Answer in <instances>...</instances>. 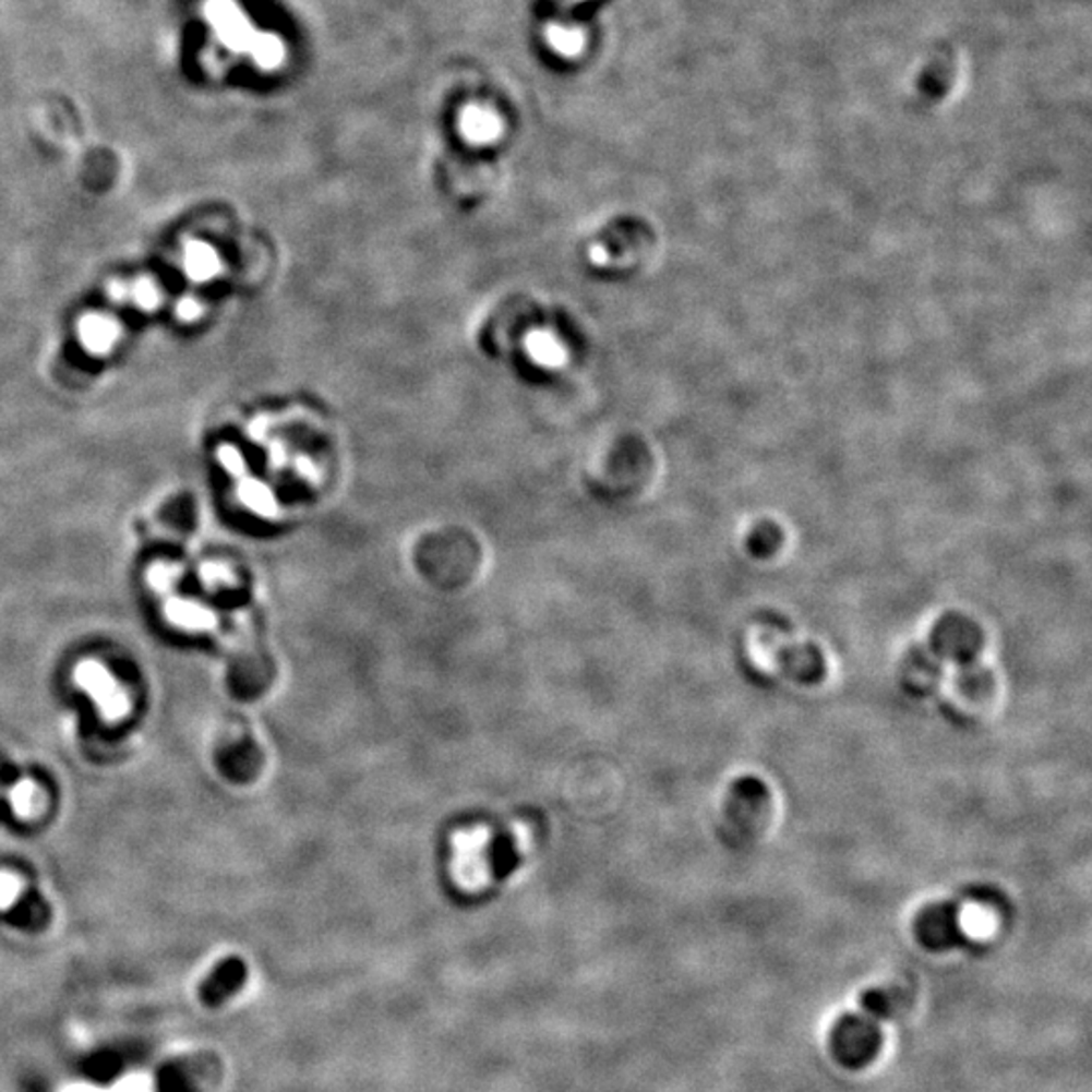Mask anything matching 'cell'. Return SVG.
<instances>
[{"label": "cell", "mask_w": 1092, "mask_h": 1092, "mask_svg": "<svg viewBox=\"0 0 1092 1092\" xmlns=\"http://www.w3.org/2000/svg\"><path fill=\"white\" fill-rule=\"evenodd\" d=\"M771 809V791L755 775L734 779L722 803V836L733 843L753 840Z\"/></svg>", "instance_id": "obj_1"}, {"label": "cell", "mask_w": 1092, "mask_h": 1092, "mask_svg": "<svg viewBox=\"0 0 1092 1092\" xmlns=\"http://www.w3.org/2000/svg\"><path fill=\"white\" fill-rule=\"evenodd\" d=\"M883 1020L866 1009L843 1013L830 1032L831 1058L848 1070H862L871 1066L883 1048Z\"/></svg>", "instance_id": "obj_2"}, {"label": "cell", "mask_w": 1092, "mask_h": 1092, "mask_svg": "<svg viewBox=\"0 0 1092 1092\" xmlns=\"http://www.w3.org/2000/svg\"><path fill=\"white\" fill-rule=\"evenodd\" d=\"M926 650L935 660H945L959 668L973 664L983 650L982 629L968 617L949 613L935 623Z\"/></svg>", "instance_id": "obj_3"}, {"label": "cell", "mask_w": 1092, "mask_h": 1092, "mask_svg": "<svg viewBox=\"0 0 1092 1092\" xmlns=\"http://www.w3.org/2000/svg\"><path fill=\"white\" fill-rule=\"evenodd\" d=\"M215 9H217L215 23L217 27H221L223 39L231 47H236L237 51H245L255 57V61L262 68H276L277 63L284 61L286 51L277 37L263 35L251 27L245 16L239 13L231 2L221 0L215 4Z\"/></svg>", "instance_id": "obj_4"}, {"label": "cell", "mask_w": 1092, "mask_h": 1092, "mask_svg": "<svg viewBox=\"0 0 1092 1092\" xmlns=\"http://www.w3.org/2000/svg\"><path fill=\"white\" fill-rule=\"evenodd\" d=\"M914 939L919 940L926 951H951L965 945V931L961 923V913L951 902H935L921 909L913 925Z\"/></svg>", "instance_id": "obj_5"}, {"label": "cell", "mask_w": 1092, "mask_h": 1092, "mask_svg": "<svg viewBox=\"0 0 1092 1092\" xmlns=\"http://www.w3.org/2000/svg\"><path fill=\"white\" fill-rule=\"evenodd\" d=\"M775 664L781 674L797 684H817L826 676V660L812 644H785L775 653Z\"/></svg>", "instance_id": "obj_6"}, {"label": "cell", "mask_w": 1092, "mask_h": 1092, "mask_svg": "<svg viewBox=\"0 0 1092 1092\" xmlns=\"http://www.w3.org/2000/svg\"><path fill=\"white\" fill-rule=\"evenodd\" d=\"M245 982H248V965L239 957H231L221 961L213 969L207 980L201 983L199 997L207 1008H221L227 999L241 992Z\"/></svg>", "instance_id": "obj_7"}, {"label": "cell", "mask_w": 1092, "mask_h": 1092, "mask_svg": "<svg viewBox=\"0 0 1092 1092\" xmlns=\"http://www.w3.org/2000/svg\"><path fill=\"white\" fill-rule=\"evenodd\" d=\"M77 682L84 686L96 698L97 705L110 717L118 719L125 715L128 703H125L124 691H120L118 682L108 674L97 662H84L75 672Z\"/></svg>", "instance_id": "obj_8"}, {"label": "cell", "mask_w": 1092, "mask_h": 1092, "mask_svg": "<svg viewBox=\"0 0 1092 1092\" xmlns=\"http://www.w3.org/2000/svg\"><path fill=\"white\" fill-rule=\"evenodd\" d=\"M459 132L473 144H490L502 136L504 124L496 111L484 106H470L459 116Z\"/></svg>", "instance_id": "obj_9"}, {"label": "cell", "mask_w": 1092, "mask_h": 1092, "mask_svg": "<svg viewBox=\"0 0 1092 1092\" xmlns=\"http://www.w3.org/2000/svg\"><path fill=\"white\" fill-rule=\"evenodd\" d=\"M951 71H953V63H951L949 53H940V56L935 57L933 63H928V68L921 77L923 94L933 97V99H939L949 89Z\"/></svg>", "instance_id": "obj_10"}, {"label": "cell", "mask_w": 1092, "mask_h": 1092, "mask_svg": "<svg viewBox=\"0 0 1092 1092\" xmlns=\"http://www.w3.org/2000/svg\"><path fill=\"white\" fill-rule=\"evenodd\" d=\"M490 866H492V872L499 880H504L506 876H511L512 872L518 868L520 864V856L514 848V842H512L511 836H499L492 845H490Z\"/></svg>", "instance_id": "obj_11"}, {"label": "cell", "mask_w": 1092, "mask_h": 1092, "mask_svg": "<svg viewBox=\"0 0 1092 1092\" xmlns=\"http://www.w3.org/2000/svg\"><path fill=\"white\" fill-rule=\"evenodd\" d=\"M907 676L911 677L916 691H926L939 677L937 660L926 651H914L913 658L907 662Z\"/></svg>", "instance_id": "obj_12"}, {"label": "cell", "mask_w": 1092, "mask_h": 1092, "mask_svg": "<svg viewBox=\"0 0 1092 1092\" xmlns=\"http://www.w3.org/2000/svg\"><path fill=\"white\" fill-rule=\"evenodd\" d=\"M547 39L556 53L565 57L579 56L585 47V35L579 28L553 25L547 31Z\"/></svg>", "instance_id": "obj_13"}, {"label": "cell", "mask_w": 1092, "mask_h": 1092, "mask_svg": "<svg viewBox=\"0 0 1092 1092\" xmlns=\"http://www.w3.org/2000/svg\"><path fill=\"white\" fill-rule=\"evenodd\" d=\"M959 688L963 694L968 696H985L992 691L994 682H992V676L987 670H983L982 665L977 662L973 664L961 665V674H959Z\"/></svg>", "instance_id": "obj_14"}, {"label": "cell", "mask_w": 1092, "mask_h": 1092, "mask_svg": "<svg viewBox=\"0 0 1092 1092\" xmlns=\"http://www.w3.org/2000/svg\"><path fill=\"white\" fill-rule=\"evenodd\" d=\"M37 800H39V791L33 788L31 783H23L13 791V803L14 809L21 814V816H31L37 812Z\"/></svg>", "instance_id": "obj_15"}, {"label": "cell", "mask_w": 1092, "mask_h": 1092, "mask_svg": "<svg viewBox=\"0 0 1092 1092\" xmlns=\"http://www.w3.org/2000/svg\"><path fill=\"white\" fill-rule=\"evenodd\" d=\"M19 895H21L19 880L11 874L0 872V909H9Z\"/></svg>", "instance_id": "obj_16"}]
</instances>
